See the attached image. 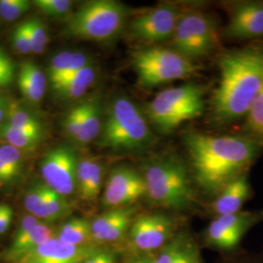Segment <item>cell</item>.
<instances>
[{
  "mask_svg": "<svg viewBox=\"0 0 263 263\" xmlns=\"http://www.w3.org/2000/svg\"><path fill=\"white\" fill-rule=\"evenodd\" d=\"M104 175V165L101 163V161L94 158L87 186L85 188L83 193L81 195H79L83 201L92 202L99 197V195L101 193V189L103 186Z\"/></svg>",
  "mask_w": 263,
  "mask_h": 263,
  "instance_id": "cell-30",
  "label": "cell"
},
{
  "mask_svg": "<svg viewBox=\"0 0 263 263\" xmlns=\"http://www.w3.org/2000/svg\"><path fill=\"white\" fill-rule=\"evenodd\" d=\"M19 177L3 160L0 159V186H7L14 183Z\"/></svg>",
  "mask_w": 263,
  "mask_h": 263,
  "instance_id": "cell-39",
  "label": "cell"
},
{
  "mask_svg": "<svg viewBox=\"0 0 263 263\" xmlns=\"http://www.w3.org/2000/svg\"><path fill=\"white\" fill-rule=\"evenodd\" d=\"M139 83L143 87H155L170 81L194 76L197 66L173 48H142L132 58Z\"/></svg>",
  "mask_w": 263,
  "mask_h": 263,
  "instance_id": "cell-7",
  "label": "cell"
},
{
  "mask_svg": "<svg viewBox=\"0 0 263 263\" xmlns=\"http://www.w3.org/2000/svg\"><path fill=\"white\" fill-rule=\"evenodd\" d=\"M263 220V211H241L236 214L216 216L205 232L208 246L220 251L236 249L245 235Z\"/></svg>",
  "mask_w": 263,
  "mask_h": 263,
  "instance_id": "cell-10",
  "label": "cell"
},
{
  "mask_svg": "<svg viewBox=\"0 0 263 263\" xmlns=\"http://www.w3.org/2000/svg\"><path fill=\"white\" fill-rule=\"evenodd\" d=\"M145 195L146 188L142 174L130 166H117L106 179L103 205L108 210L132 207Z\"/></svg>",
  "mask_w": 263,
  "mask_h": 263,
  "instance_id": "cell-13",
  "label": "cell"
},
{
  "mask_svg": "<svg viewBox=\"0 0 263 263\" xmlns=\"http://www.w3.org/2000/svg\"><path fill=\"white\" fill-rule=\"evenodd\" d=\"M97 71L93 65L85 66L66 80L51 87L57 98L61 101H76L82 98L94 84Z\"/></svg>",
  "mask_w": 263,
  "mask_h": 263,
  "instance_id": "cell-23",
  "label": "cell"
},
{
  "mask_svg": "<svg viewBox=\"0 0 263 263\" xmlns=\"http://www.w3.org/2000/svg\"><path fill=\"white\" fill-rule=\"evenodd\" d=\"M101 245L76 247L61 242L57 237L38 246L17 263H82Z\"/></svg>",
  "mask_w": 263,
  "mask_h": 263,
  "instance_id": "cell-15",
  "label": "cell"
},
{
  "mask_svg": "<svg viewBox=\"0 0 263 263\" xmlns=\"http://www.w3.org/2000/svg\"><path fill=\"white\" fill-rule=\"evenodd\" d=\"M251 183L247 173H245L230 181L219 191L212 206L213 212L216 216L239 213L251 197Z\"/></svg>",
  "mask_w": 263,
  "mask_h": 263,
  "instance_id": "cell-19",
  "label": "cell"
},
{
  "mask_svg": "<svg viewBox=\"0 0 263 263\" xmlns=\"http://www.w3.org/2000/svg\"><path fill=\"white\" fill-rule=\"evenodd\" d=\"M205 109L203 89L195 84L180 85L156 95L146 105V115L161 133H170Z\"/></svg>",
  "mask_w": 263,
  "mask_h": 263,
  "instance_id": "cell-6",
  "label": "cell"
},
{
  "mask_svg": "<svg viewBox=\"0 0 263 263\" xmlns=\"http://www.w3.org/2000/svg\"><path fill=\"white\" fill-rule=\"evenodd\" d=\"M0 159L3 160L11 169L21 176L23 171V152L14 146L4 143L0 145Z\"/></svg>",
  "mask_w": 263,
  "mask_h": 263,
  "instance_id": "cell-36",
  "label": "cell"
},
{
  "mask_svg": "<svg viewBox=\"0 0 263 263\" xmlns=\"http://www.w3.org/2000/svg\"><path fill=\"white\" fill-rule=\"evenodd\" d=\"M219 82L212 98L218 122L247 117L263 84V50L244 48L228 51L218 60Z\"/></svg>",
  "mask_w": 263,
  "mask_h": 263,
  "instance_id": "cell-2",
  "label": "cell"
},
{
  "mask_svg": "<svg viewBox=\"0 0 263 263\" xmlns=\"http://www.w3.org/2000/svg\"><path fill=\"white\" fill-rule=\"evenodd\" d=\"M11 44L14 50L21 55H27L32 53L25 21L21 22L13 29L11 33Z\"/></svg>",
  "mask_w": 263,
  "mask_h": 263,
  "instance_id": "cell-34",
  "label": "cell"
},
{
  "mask_svg": "<svg viewBox=\"0 0 263 263\" xmlns=\"http://www.w3.org/2000/svg\"><path fill=\"white\" fill-rule=\"evenodd\" d=\"M57 229L46 222L38 224L22 235L14 236L9 246L0 253V261L17 263L38 246L56 237Z\"/></svg>",
  "mask_w": 263,
  "mask_h": 263,
  "instance_id": "cell-17",
  "label": "cell"
},
{
  "mask_svg": "<svg viewBox=\"0 0 263 263\" xmlns=\"http://www.w3.org/2000/svg\"><path fill=\"white\" fill-rule=\"evenodd\" d=\"M185 146L193 179L199 187L213 195L247 173L259 148L254 139L201 133L188 134Z\"/></svg>",
  "mask_w": 263,
  "mask_h": 263,
  "instance_id": "cell-1",
  "label": "cell"
},
{
  "mask_svg": "<svg viewBox=\"0 0 263 263\" xmlns=\"http://www.w3.org/2000/svg\"><path fill=\"white\" fill-rule=\"evenodd\" d=\"M72 207L67 198L48 187L42 181L40 195L32 201L30 215L42 222L53 223L64 219L71 214Z\"/></svg>",
  "mask_w": 263,
  "mask_h": 263,
  "instance_id": "cell-18",
  "label": "cell"
},
{
  "mask_svg": "<svg viewBox=\"0 0 263 263\" xmlns=\"http://www.w3.org/2000/svg\"><path fill=\"white\" fill-rule=\"evenodd\" d=\"M25 22L32 53H43L49 44V33L46 25L37 17H30L25 20Z\"/></svg>",
  "mask_w": 263,
  "mask_h": 263,
  "instance_id": "cell-28",
  "label": "cell"
},
{
  "mask_svg": "<svg viewBox=\"0 0 263 263\" xmlns=\"http://www.w3.org/2000/svg\"><path fill=\"white\" fill-rule=\"evenodd\" d=\"M153 135L137 104L118 97L109 105L97 144L112 152L141 151L149 146Z\"/></svg>",
  "mask_w": 263,
  "mask_h": 263,
  "instance_id": "cell-4",
  "label": "cell"
},
{
  "mask_svg": "<svg viewBox=\"0 0 263 263\" xmlns=\"http://www.w3.org/2000/svg\"><path fill=\"white\" fill-rule=\"evenodd\" d=\"M232 39H250L263 35V4L247 2L233 10L224 31Z\"/></svg>",
  "mask_w": 263,
  "mask_h": 263,
  "instance_id": "cell-16",
  "label": "cell"
},
{
  "mask_svg": "<svg viewBox=\"0 0 263 263\" xmlns=\"http://www.w3.org/2000/svg\"><path fill=\"white\" fill-rule=\"evenodd\" d=\"M239 263H254V262H251V261H241V262Z\"/></svg>",
  "mask_w": 263,
  "mask_h": 263,
  "instance_id": "cell-42",
  "label": "cell"
},
{
  "mask_svg": "<svg viewBox=\"0 0 263 263\" xmlns=\"http://www.w3.org/2000/svg\"><path fill=\"white\" fill-rule=\"evenodd\" d=\"M133 207L110 209L91 220V231L97 245L113 244L128 235L135 219Z\"/></svg>",
  "mask_w": 263,
  "mask_h": 263,
  "instance_id": "cell-14",
  "label": "cell"
},
{
  "mask_svg": "<svg viewBox=\"0 0 263 263\" xmlns=\"http://www.w3.org/2000/svg\"><path fill=\"white\" fill-rule=\"evenodd\" d=\"M44 134H35L13 128L6 124L0 127V140L22 152L35 151L43 140Z\"/></svg>",
  "mask_w": 263,
  "mask_h": 263,
  "instance_id": "cell-27",
  "label": "cell"
},
{
  "mask_svg": "<svg viewBox=\"0 0 263 263\" xmlns=\"http://www.w3.org/2000/svg\"><path fill=\"white\" fill-rule=\"evenodd\" d=\"M177 232L176 222L171 216L154 212L136 216L128 237L135 251L151 254L160 251Z\"/></svg>",
  "mask_w": 263,
  "mask_h": 263,
  "instance_id": "cell-9",
  "label": "cell"
},
{
  "mask_svg": "<svg viewBox=\"0 0 263 263\" xmlns=\"http://www.w3.org/2000/svg\"><path fill=\"white\" fill-rule=\"evenodd\" d=\"M28 0H0V18L5 22L19 19L30 8Z\"/></svg>",
  "mask_w": 263,
  "mask_h": 263,
  "instance_id": "cell-33",
  "label": "cell"
},
{
  "mask_svg": "<svg viewBox=\"0 0 263 263\" xmlns=\"http://www.w3.org/2000/svg\"><path fill=\"white\" fill-rule=\"evenodd\" d=\"M82 263H118L116 254L101 246H98L94 251L89 254Z\"/></svg>",
  "mask_w": 263,
  "mask_h": 263,
  "instance_id": "cell-37",
  "label": "cell"
},
{
  "mask_svg": "<svg viewBox=\"0 0 263 263\" xmlns=\"http://www.w3.org/2000/svg\"><path fill=\"white\" fill-rule=\"evenodd\" d=\"M56 237L65 244L76 247L97 245L92 236L91 221L82 217H74L65 221L57 228Z\"/></svg>",
  "mask_w": 263,
  "mask_h": 263,
  "instance_id": "cell-25",
  "label": "cell"
},
{
  "mask_svg": "<svg viewBox=\"0 0 263 263\" xmlns=\"http://www.w3.org/2000/svg\"><path fill=\"white\" fill-rule=\"evenodd\" d=\"M182 14L175 5L164 4L143 12L132 20V38L146 43H157L172 38Z\"/></svg>",
  "mask_w": 263,
  "mask_h": 263,
  "instance_id": "cell-12",
  "label": "cell"
},
{
  "mask_svg": "<svg viewBox=\"0 0 263 263\" xmlns=\"http://www.w3.org/2000/svg\"><path fill=\"white\" fill-rule=\"evenodd\" d=\"M146 196L159 207L177 212L188 211L195 204V194L187 168L175 156L148 163L142 173Z\"/></svg>",
  "mask_w": 263,
  "mask_h": 263,
  "instance_id": "cell-3",
  "label": "cell"
},
{
  "mask_svg": "<svg viewBox=\"0 0 263 263\" xmlns=\"http://www.w3.org/2000/svg\"><path fill=\"white\" fill-rule=\"evenodd\" d=\"M84 114L82 126L76 143L78 145H87L99 139L103 128L102 102L99 95H93L83 100Z\"/></svg>",
  "mask_w": 263,
  "mask_h": 263,
  "instance_id": "cell-24",
  "label": "cell"
},
{
  "mask_svg": "<svg viewBox=\"0 0 263 263\" xmlns=\"http://www.w3.org/2000/svg\"><path fill=\"white\" fill-rule=\"evenodd\" d=\"M90 65H92L90 57L83 52L66 50L58 53L51 58L47 68V78L51 87Z\"/></svg>",
  "mask_w": 263,
  "mask_h": 263,
  "instance_id": "cell-22",
  "label": "cell"
},
{
  "mask_svg": "<svg viewBox=\"0 0 263 263\" xmlns=\"http://www.w3.org/2000/svg\"><path fill=\"white\" fill-rule=\"evenodd\" d=\"M14 211L8 204L0 203V236L9 230L13 221Z\"/></svg>",
  "mask_w": 263,
  "mask_h": 263,
  "instance_id": "cell-38",
  "label": "cell"
},
{
  "mask_svg": "<svg viewBox=\"0 0 263 263\" xmlns=\"http://www.w3.org/2000/svg\"><path fill=\"white\" fill-rule=\"evenodd\" d=\"M124 263H155L154 255L151 254H139L134 255L131 258L127 259Z\"/></svg>",
  "mask_w": 263,
  "mask_h": 263,
  "instance_id": "cell-41",
  "label": "cell"
},
{
  "mask_svg": "<svg viewBox=\"0 0 263 263\" xmlns=\"http://www.w3.org/2000/svg\"><path fill=\"white\" fill-rule=\"evenodd\" d=\"M127 14V8L118 1H87L67 17L66 32L83 40L109 41L122 31Z\"/></svg>",
  "mask_w": 263,
  "mask_h": 263,
  "instance_id": "cell-5",
  "label": "cell"
},
{
  "mask_svg": "<svg viewBox=\"0 0 263 263\" xmlns=\"http://www.w3.org/2000/svg\"><path fill=\"white\" fill-rule=\"evenodd\" d=\"M84 114V103L79 102L72 106L67 112L63 120V131L66 138L76 142L82 126Z\"/></svg>",
  "mask_w": 263,
  "mask_h": 263,
  "instance_id": "cell-31",
  "label": "cell"
},
{
  "mask_svg": "<svg viewBox=\"0 0 263 263\" xmlns=\"http://www.w3.org/2000/svg\"><path fill=\"white\" fill-rule=\"evenodd\" d=\"M10 102L6 97L0 95V127L5 122L8 109H9Z\"/></svg>",
  "mask_w": 263,
  "mask_h": 263,
  "instance_id": "cell-40",
  "label": "cell"
},
{
  "mask_svg": "<svg viewBox=\"0 0 263 263\" xmlns=\"http://www.w3.org/2000/svg\"><path fill=\"white\" fill-rule=\"evenodd\" d=\"M155 263H204L195 240L187 232L177 234L154 255Z\"/></svg>",
  "mask_w": 263,
  "mask_h": 263,
  "instance_id": "cell-20",
  "label": "cell"
},
{
  "mask_svg": "<svg viewBox=\"0 0 263 263\" xmlns=\"http://www.w3.org/2000/svg\"><path fill=\"white\" fill-rule=\"evenodd\" d=\"M17 73V66L14 61L0 48V88L13 84Z\"/></svg>",
  "mask_w": 263,
  "mask_h": 263,
  "instance_id": "cell-35",
  "label": "cell"
},
{
  "mask_svg": "<svg viewBox=\"0 0 263 263\" xmlns=\"http://www.w3.org/2000/svg\"><path fill=\"white\" fill-rule=\"evenodd\" d=\"M171 39L173 49L190 61L207 56L218 42L215 21L203 12L182 14Z\"/></svg>",
  "mask_w": 263,
  "mask_h": 263,
  "instance_id": "cell-8",
  "label": "cell"
},
{
  "mask_svg": "<svg viewBox=\"0 0 263 263\" xmlns=\"http://www.w3.org/2000/svg\"><path fill=\"white\" fill-rule=\"evenodd\" d=\"M4 124L23 131L44 134L43 124L37 116L15 102H10L9 109Z\"/></svg>",
  "mask_w": 263,
  "mask_h": 263,
  "instance_id": "cell-26",
  "label": "cell"
},
{
  "mask_svg": "<svg viewBox=\"0 0 263 263\" xmlns=\"http://www.w3.org/2000/svg\"><path fill=\"white\" fill-rule=\"evenodd\" d=\"M0 19H1V18H0Z\"/></svg>",
  "mask_w": 263,
  "mask_h": 263,
  "instance_id": "cell-43",
  "label": "cell"
},
{
  "mask_svg": "<svg viewBox=\"0 0 263 263\" xmlns=\"http://www.w3.org/2000/svg\"><path fill=\"white\" fill-rule=\"evenodd\" d=\"M246 130L255 139L263 140V84L246 117Z\"/></svg>",
  "mask_w": 263,
  "mask_h": 263,
  "instance_id": "cell-29",
  "label": "cell"
},
{
  "mask_svg": "<svg viewBox=\"0 0 263 263\" xmlns=\"http://www.w3.org/2000/svg\"><path fill=\"white\" fill-rule=\"evenodd\" d=\"M17 81L20 92L26 102L32 105L41 104L46 92L47 74L32 62H24L19 66Z\"/></svg>",
  "mask_w": 263,
  "mask_h": 263,
  "instance_id": "cell-21",
  "label": "cell"
},
{
  "mask_svg": "<svg viewBox=\"0 0 263 263\" xmlns=\"http://www.w3.org/2000/svg\"><path fill=\"white\" fill-rule=\"evenodd\" d=\"M34 6L44 15L51 17H68L73 5L69 0H35Z\"/></svg>",
  "mask_w": 263,
  "mask_h": 263,
  "instance_id": "cell-32",
  "label": "cell"
},
{
  "mask_svg": "<svg viewBox=\"0 0 263 263\" xmlns=\"http://www.w3.org/2000/svg\"><path fill=\"white\" fill-rule=\"evenodd\" d=\"M76 151L66 145L48 151L40 162L42 181L59 194L68 197L76 189L78 165Z\"/></svg>",
  "mask_w": 263,
  "mask_h": 263,
  "instance_id": "cell-11",
  "label": "cell"
}]
</instances>
